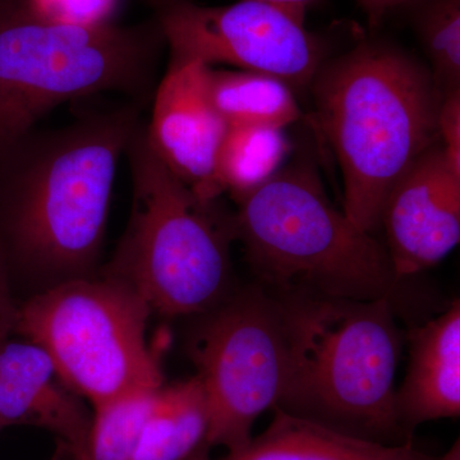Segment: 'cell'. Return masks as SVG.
Masks as SVG:
<instances>
[{
  "label": "cell",
  "mask_w": 460,
  "mask_h": 460,
  "mask_svg": "<svg viewBox=\"0 0 460 460\" xmlns=\"http://www.w3.org/2000/svg\"><path fill=\"white\" fill-rule=\"evenodd\" d=\"M140 102L84 113L33 131L0 156L4 243L18 262L59 277H87L98 261L120 157L144 120Z\"/></svg>",
  "instance_id": "1"
},
{
  "label": "cell",
  "mask_w": 460,
  "mask_h": 460,
  "mask_svg": "<svg viewBox=\"0 0 460 460\" xmlns=\"http://www.w3.org/2000/svg\"><path fill=\"white\" fill-rule=\"evenodd\" d=\"M311 86L343 175L344 213L376 235L387 196L438 142L440 91L431 69L386 42L363 41L323 63Z\"/></svg>",
  "instance_id": "2"
},
{
  "label": "cell",
  "mask_w": 460,
  "mask_h": 460,
  "mask_svg": "<svg viewBox=\"0 0 460 460\" xmlns=\"http://www.w3.org/2000/svg\"><path fill=\"white\" fill-rule=\"evenodd\" d=\"M277 298L289 371L274 410L372 443H410L395 387L402 338L392 299Z\"/></svg>",
  "instance_id": "3"
},
{
  "label": "cell",
  "mask_w": 460,
  "mask_h": 460,
  "mask_svg": "<svg viewBox=\"0 0 460 460\" xmlns=\"http://www.w3.org/2000/svg\"><path fill=\"white\" fill-rule=\"evenodd\" d=\"M233 198L237 238L271 295L392 299L402 279L385 244L332 204L310 163Z\"/></svg>",
  "instance_id": "4"
},
{
  "label": "cell",
  "mask_w": 460,
  "mask_h": 460,
  "mask_svg": "<svg viewBox=\"0 0 460 460\" xmlns=\"http://www.w3.org/2000/svg\"><path fill=\"white\" fill-rule=\"evenodd\" d=\"M165 39L155 26H75L0 0V156L66 102L117 93L153 100Z\"/></svg>",
  "instance_id": "5"
},
{
  "label": "cell",
  "mask_w": 460,
  "mask_h": 460,
  "mask_svg": "<svg viewBox=\"0 0 460 460\" xmlns=\"http://www.w3.org/2000/svg\"><path fill=\"white\" fill-rule=\"evenodd\" d=\"M132 206L104 274L131 286L164 316L208 313L222 304L232 275L234 215L196 195L157 155L146 123L129 145Z\"/></svg>",
  "instance_id": "6"
},
{
  "label": "cell",
  "mask_w": 460,
  "mask_h": 460,
  "mask_svg": "<svg viewBox=\"0 0 460 460\" xmlns=\"http://www.w3.org/2000/svg\"><path fill=\"white\" fill-rule=\"evenodd\" d=\"M150 305L123 280L72 278L14 311L13 325L49 354L63 381L93 407L163 386L146 341Z\"/></svg>",
  "instance_id": "7"
},
{
  "label": "cell",
  "mask_w": 460,
  "mask_h": 460,
  "mask_svg": "<svg viewBox=\"0 0 460 460\" xmlns=\"http://www.w3.org/2000/svg\"><path fill=\"white\" fill-rule=\"evenodd\" d=\"M192 359L210 411L208 445L237 452L252 440L256 420L274 410L289 371L280 301L252 287L208 311Z\"/></svg>",
  "instance_id": "8"
},
{
  "label": "cell",
  "mask_w": 460,
  "mask_h": 460,
  "mask_svg": "<svg viewBox=\"0 0 460 460\" xmlns=\"http://www.w3.org/2000/svg\"><path fill=\"white\" fill-rule=\"evenodd\" d=\"M302 18L268 3L241 0L206 7L190 0L159 5L168 66L228 65L280 78L293 90L310 86L325 60L319 38Z\"/></svg>",
  "instance_id": "9"
},
{
  "label": "cell",
  "mask_w": 460,
  "mask_h": 460,
  "mask_svg": "<svg viewBox=\"0 0 460 460\" xmlns=\"http://www.w3.org/2000/svg\"><path fill=\"white\" fill-rule=\"evenodd\" d=\"M380 228L399 279L431 269L460 246V181L440 142L395 184L384 205Z\"/></svg>",
  "instance_id": "10"
},
{
  "label": "cell",
  "mask_w": 460,
  "mask_h": 460,
  "mask_svg": "<svg viewBox=\"0 0 460 460\" xmlns=\"http://www.w3.org/2000/svg\"><path fill=\"white\" fill-rule=\"evenodd\" d=\"M206 71L198 62L166 68L146 131L157 155L184 184L199 198L217 199L224 193L217 157L229 126L208 98Z\"/></svg>",
  "instance_id": "11"
},
{
  "label": "cell",
  "mask_w": 460,
  "mask_h": 460,
  "mask_svg": "<svg viewBox=\"0 0 460 460\" xmlns=\"http://www.w3.org/2000/svg\"><path fill=\"white\" fill-rule=\"evenodd\" d=\"M93 416L41 347L29 341H0L3 429L17 425L48 429L57 438L54 460H68L86 444Z\"/></svg>",
  "instance_id": "12"
},
{
  "label": "cell",
  "mask_w": 460,
  "mask_h": 460,
  "mask_svg": "<svg viewBox=\"0 0 460 460\" xmlns=\"http://www.w3.org/2000/svg\"><path fill=\"white\" fill-rule=\"evenodd\" d=\"M410 348L398 407L402 428L411 438L420 423L460 417V299L414 329Z\"/></svg>",
  "instance_id": "13"
},
{
  "label": "cell",
  "mask_w": 460,
  "mask_h": 460,
  "mask_svg": "<svg viewBox=\"0 0 460 460\" xmlns=\"http://www.w3.org/2000/svg\"><path fill=\"white\" fill-rule=\"evenodd\" d=\"M413 443L384 445L274 410L269 428L217 460H438Z\"/></svg>",
  "instance_id": "14"
},
{
  "label": "cell",
  "mask_w": 460,
  "mask_h": 460,
  "mask_svg": "<svg viewBox=\"0 0 460 460\" xmlns=\"http://www.w3.org/2000/svg\"><path fill=\"white\" fill-rule=\"evenodd\" d=\"M210 411L198 376L159 390L132 460H187L208 445Z\"/></svg>",
  "instance_id": "15"
},
{
  "label": "cell",
  "mask_w": 460,
  "mask_h": 460,
  "mask_svg": "<svg viewBox=\"0 0 460 460\" xmlns=\"http://www.w3.org/2000/svg\"><path fill=\"white\" fill-rule=\"evenodd\" d=\"M206 86L214 108L229 127L284 129L302 117L292 87L274 75L208 66Z\"/></svg>",
  "instance_id": "16"
},
{
  "label": "cell",
  "mask_w": 460,
  "mask_h": 460,
  "mask_svg": "<svg viewBox=\"0 0 460 460\" xmlns=\"http://www.w3.org/2000/svg\"><path fill=\"white\" fill-rule=\"evenodd\" d=\"M290 151L283 128L229 127L217 157V180L223 192H246L270 180L283 168Z\"/></svg>",
  "instance_id": "17"
},
{
  "label": "cell",
  "mask_w": 460,
  "mask_h": 460,
  "mask_svg": "<svg viewBox=\"0 0 460 460\" xmlns=\"http://www.w3.org/2000/svg\"><path fill=\"white\" fill-rule=\"evenodd\" d=\"M417 29L438 91L460 84V0H420Z\"/></svg>",
  "instance_id": "18"
},
{
  "label": "cell",
  "mask_w": 460,
  "mask_h": 460,
  "mask_svg": "<svg viewBox=\"0 0 460 460\" xmlns=\"http://www.w3.org/2000/svg\"><path fill=\"white\" fill-rule=\"evenodd\" d=\"M39 16L75 26L113 23L120 0H23Z\"/></svg>",
  "instance_id": "19"
},
{
  "label": "cell",
  "mask_w": 460,
  "mask_h": 460,
  "mask_svg": "<svg viewBox=\"0 0 460 460\" xmlns=\"http://www.w3.org/2000/svg\"><path fill=\"white\" fill-rule=\"evenodd\" d=\"M438 131L447 164L460 181V84L440 93Z\"/></svg>",
  "instance_id": "20"
},
{
  "label": "cell",
  "mask_w": 460,
  "mask_h": 460,
  "mask_svg": "<svg viewBox=\"0 0 460 460\" xmlns=\"http://www.w3.org/2000/svg\"><path fill=\"white\" fill-rule=\"evenodd\" d=\"M365 11L366 16L372 26L380 25L387 14L394 12L395 9L408 7V5L417 4L420 0H357Z\"/></svg>",
  "instance_id": "21"
},
{
  "label": "cell",
  "mask_w": 460,
  "mask_h": 460,
  "mask_svg": "<svg viewBox=\"0 0 460 460\" xmlns=\"http://www.w3.org/2000/svg\"><path fill=\"white\" fill-rule=\"evenodd\" d=\"M14 311L16 308L11 304L7 288V274H5V259L0 251V339L12 329L13 325Z\"/></svg>",
  "instance_id": "22"
},
{
  "label": "cell",
  "mask_w": 460,
  "mask_h": 460,
  "mask_svg": "<svg viewBox=\"0 0 460 460\" xmlns=\"http://www.w3.org/2000/svg\"><path fill=\"white\" fill-rule=\"evenodd\" d=\"M256 2L268 3V4L284 9V11L290 12L295 16L305 20L307 9L314 7L321 0H256Z\"/></svg>",
  "instance_id": "23"
},
{
  "label": "cell",
  "mask_w": 460,
  "mask_h": 460,
  "mask_svg": "<svg viewBox=\"0 0 460 460\" xmlns=\"http://www.w3.org/2000/svg\"><path fill=\"white\" fill-rule=\"evenodd\" d=\"M438 460H460V432L456 440L454 441L453 447H450L449 452Z\"/></svg>",
  "instance_id": "24"
},
{
  "label": "cell",
  "mask_w": 460,
  "mask_h": 460,
  "mask_svg": "<svg viewBox=\"0 0 460 460\" xmlns=\"http://www.w3.org/2000/svg\"><path fill=\"white\" fill-rule=\"evenodd\" d=\"M210 449L211 447H208V445H204V447H199L198 454H196V460H210V458H208V450Z\"/></svg>",
  "instance_id": "25"
},
{
  "label": "cell",
  "mask_w": 460,
  "mask_h": 460,
  "mask_svg": "<svg viewBox=\"0 0 460 460\" xmlns=\"http://www.w3.org/2000/svg\"><path fill=\"white\" fill-rule=\"evenodd\" d=\"M157 4H164V3L169 2V0H156Z\"/></svg>",
  "instance_id": "26"
},
{
  "label": "cell",
  "mask_w": 460,
  "mask_h": 460,
  "mask_svg": "<svg viewBox=\"0 0 460 460\" xmlns=\"http://www.w3.org/2000/svg\"><path fill=\"white\" fill-rule=\"evenodd\" d=\"M196 454H198V452H196L195 454H192V456H190V458L187 460H196Z\"/></svg>",
  "instance_id": "27"
},
{
  "label": "cell",
  "mask_w": 460,
  "mask_h": 460,
  "mask_svg": "<svg viewBox=\"0 0 460 460\" xmlns=\"http://www.w3.org/2000/svg\"><path fill=\"white\" fill-rule=\"evenodd\" d=\"M0 429H3V426H2V423H0Z\"/></svg>",
  "instance_id": "28"
}]
</instances>
